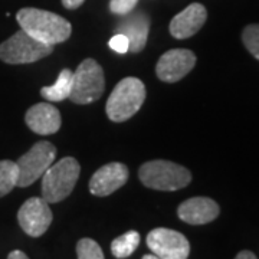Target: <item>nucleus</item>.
Listing matches in <instances>:
<instances>
[{
    "label": "nucleus",
    "instance_id": "obj_1",
    "mask_svg": "<svg viewBox=\"0 0 259 259\" xmlns=\"http://www.w3.org/2000/svg\"><path fill=\"white\" fill-rule=\"evenodd\" d=\"M16 20L26 33L51 47L65 42L72 32L66 19L49 10L23 8L16 13Z\"/></svg>",
    "mask_w": 259,
    "mask_h": 259
},
{
    "label": "nucleus",
    "instance_id": "obj_2",
    "mask_svg": "<svg viewBox=\"0 0 259 259\" xmlns=\"http://www.w3.org/2000/svg\"><path fill=\"white\" fill-rule=\"evenodd\" d=\"M146 100V87L139 78L128 76L121 79L110 94L105 112L114 122H124L137 114Z\"/></svg>",
    "mask_w": 259,
    "mask_h": 259
},
{
    "label": "nucleus",
    "instance_id": "obj_3",
    "mask_svg": "<svg viewBox=\"0 0 259 259\" xmlns=\"http://www.w3.org/2000/svg\"><path fill=\"white\" fill-rule=\"evenodd\" d=\"M139 177L146 187L163 192L180 190L192 182V173L186 167L168 160H153L141 164Z\"/></svg>",
    "mask_w": 259,
    "mask_h": 259
},
{
    "label": "nucleus",
    "instance_id": "obj_4",
    "mask_svg": "<svg viewBox=\"0 0 259 259\" xmlns=\"http://www.w3.org/2000/svg\"><path fill=\"white\" fill-rule=\"evenodd\" d=\"M81 171L74 157L61 158L52 163L42 176V197L48 203H58L72 193Z\"/></svg>",
    "mask_w": 259,
    "mask_h": 259
},
{
    "label": "nucleus",
    "instance_id": "obj_5",
    "mask_svg": "<svg viewBox=\"0 0 259 259\" xmlns=\"http://www.w3.org/2000/svg\"><path fill=\"white\" fill-rule=\"evenodd\" d=\"M105 90V78L101 65L91 58L83 59L74 71L72 93L69 100L79 105L98 101Z\"/></svg>",
    "mask_w": 259,
    "mask_h": 259
},
{
    "label": "nucleus",
    "instance_id": "obj_6",
    "mask_svg": "<svg viewBox=\"0 0 259 259\" xmlns=\"http://www.w3.org/2000/svg\"><path fill=\"white\" fill-rule=\"evenodd\" d=\"M54 52V47L39 42L23 29L0 44V59L10 65L32 64L49 56Z\"/></svg>",
    "mask_w": 259,
    "mask_h": 259
},
{
    "label": "nucleus",
    "instance_id": "obj_7",
    "mask_svg": "<svg viewBox=\"0 0 259 259\" xmlns=\"http://www.w3.org/2000/svg\"><path fill=\"white\" fill-rule=\"evenodd\" d=\"M56 148L49 141H37L33 147L25 153L16 161L19 170L18 187H28L33 185L37 179L55 161Z\"/></svg>",
    "mask_w": 259,
    "mask_h": 259
},
{
    "label": "nucleus",
    "instance_id": "obj_8",
    "mask_svg": "<svg viewBox=\"0 0 259 259\" xmlns=\"http://www.w3.org/2000/svg\"><path fill=\"white\" fill-rule=\"evenodd\" d=\"M147 246L160 259H187L190 253V243L183 233L157 228L147 235Z\"/></svg>",
    "mask_w": 259,
    "mask_h": 259
},
{
    "label": "nucleus",
    "instance_id": "obj_9",
    "mask_svg": "<svg viewBox=\"0 0 259 259\" xmlns=\"http://www.w3.org/2000/svg\"><path fill=\"white\" fill-rule=\"evenodd\" d=\"M52 210L44 197H30L20 206L18 222L22 231L32 238H39L52 223Z\"/></svg>",
    "mask_w": 259,
    "mask_h": 259
},
{
    "label": "nucleus",
    "instance_id": "obj_10",
    "mask_svg": "<svg viewBox=\"0 0 259 259\" xmlns=\"http://www.w3.org/2000/svg\"><path fill=\"white\" fill-rule=\"evenodd\" d=\"M196 65V55L189 49H170L160 56L156 74L163 82L173 83L185 78Z\"/></svg>",
    "mask_w": 259,
    "mask_h": 259
},
{
    "label": "nucleus",
    "instance_id": "obj_11",
    "mask_svg": "<svg viewBox=\"0 0 259 259\" xmlns=\"http://www.w3.org/2000/svg\"><path fill=\"white\" fill-rule=\"evenodd\" d=\"M150 32V16L146 12H130L118 20L114 28V33H122L130 42V52H141L148 39Z\"/></svg>",
    "mask_w": 259,
    "mask_h": 259
},
{
    "label": "nucleus",
    "instance_id": "obj_12",
    "mask_svg": "<svg viewBox=\"0 0 259 259\" xmlns=\"http://www.w3.org/2000/svg\"><path fill=\"white\" fill-rule=\"evenodd\" d=\"M128 168L122 163H108L100 167L90 180V192L94 196H110L127 183Z\"/></svg>",
    "mask_w": 259,
    "mask_h": 259
},
{
    "label": "nucleus",
    "instance_id": "obj_13",
    "mask_svg": "<svg viewBox=\"0 0 259 259\" xmlns=\"http://www.w3.org/2000/svg\"><path fill=\"white\" fill-rule=\"evenodd\" d=\"M25 122L29 128L39 136L55 134L62 125L61 112L49 102H39L29 108L25 114Z\"/></svg>",
    "mask_w": 259,
    "mask_h": 259
},
{
    "label": "nucleus",
    "instance_id": "obj_14",
    "mask_svg": "<svg viewBox=\"0 0 259 259\" xmlns=\"http://www.w3.org/2000/svg\"><path fill=\"white\" fill-rule=\"evenodd\" d=\"M207 19V10L200 3H192L177 13L170 22V33L176 39H186L196 35Z\"/></svg>",
    "mask_w": 259,
    "mask_h": 259
},
{
    "label": "nucleus",
    "instance_id": "obj_15",
    "mask_svg": "<svg viewBox=\"0 0 259 259\" xmlns=\"http://www.w3.org/2000/svg\"><path fill=\"white\" fill-rule=\"evenodd\" d=\"M221 213V207L209 197H192L179 206L177 214L189 225H206L213 222Z\"/></svg>",
    "mask_w": 259,
    "mask_h": 259
},
{
    "label": "nucleus",
    "instance_id": "obj_16",
    "mask_svg": "<svg viewBox=\"0 0 259 259\" xmlns=\"http://www.w3.org/2000/svg\"><path fill=\"white\" fill-rule=\"evenodd\" d=\"M72 81H74V72L65 68L59 72L55 83L49 87H44L40 90V95L48 102L64 101L66 98H69V95L72 93Z\"/></svg>",
    "mask_w": 259,
    "mask_h": 259
},
{
    "label": "nucleus",
    "instance_id": "obj_17",
    "mask_svg": "<svg viewBox=\"0 0 259 259\" xmlns=\"http://www.w3.org/2000/svg\"><path fill=\"white\" fill-rule=\"evenodd\" d=\"M140 241H141V238H140L139 232H125L124 235L115 238V239L111 242L112 255L118 259L128 258L130 255H133L134 250L139 248Z\"/></svg>",
    "mask_w": 259,
    "mask_h": 259
},
{
    "label": "nucleus",
    "instance_id": "obj_18",
    "mask_svg": "<svg viewBox=\"0 0 259 259\" xmlns=\"http://www.w3.org/2000/svg\"><path fill=\"white\" fill-rule=\"evenodd\" d=\"M18 164L10 160H0V197L9 194L18 186Z\"/></svg>",
    "mask_w": 259,
    "mask_h": 259
},
{
    "label": "nucleus",
    "instance_id": "obj_19",
    "mask_svg": "<svg viewBox=\"0 0 259 259\" xmlns=\"http://www.w3.org/2000/svg\"><path fill=\"white\" fill-rule=\"evenodd\" d=\"M78 259H104L101 246L90 238H83L76 243Z\"/></svg>",
    "mask_w": 259,
    "mask_h": 259
},
{
    "label": "nucleus",
    "instance_id": "obj_20",
    "mask_svg": "<svg viewBox=\"0 0 259 259\" xmlns=\"http://www.w3.org/2000/svg\"><path fill=\"white\" fill-rule=\"evenodd\" d=\"M242 42L245 48L259 61V23L248 25L242 32Z\"/></svg>",
    "mask_w": 259,
    "mask_h": 259
},
{
    "label": "nucleus",
    "instance_id": "obj_21",
    "mask_svg": "<svg viewBox=\"0 0 259 259\" xmlns=\"http://www.w3.org/2000/svg\"><path fill=\"white\" fill-rule=\"evenodd\" d=\"M139 0H110V10L114 15L124 16L136 9Z\"/></svg>",
    "mask_w": 259,
    "mask_h": 259
},
{
    "label": "nucleus",
    "instance_id": "obj_22",
    "mask_svg": "<svg viewBox=\"0 0 259 259\" xmlns=\"http://www.w3.org/2000/svg\"><path fill=\"white\" fill-rule=\"evenodd\" d=\"M108 45L117 54H127L130 51L128 39H127V36H124L122 33H114V36L110 39Z\"/></svg>",
    "mask_w": 259,
    "mask_h": 259
},
{
    "label": "nucleus",
    "instance_id": "obj_23",
    "mask_svg": "<svg viewBox=\"0 0 259 259\" xmlns=\"http://www.w3.org/2000/svg\"><path fill=\"white\" fill-rule=\"evenodd\" d=\"M85 0H62V5H64L65 9H69V10H74L78 9L81 5H82Z\"/></svg>",
    "mask_w": 259,
    "mask_h": 259
},
{
    "label": "nucleus",
    "instance_id": "obj_24",
    "mask_svg": "<svg viewBox=\"0 0 259 259\" xmlns=\"http://www.w3.org/2000/svg\"><path fill=\"white\" fill-rule=\"evenodd\" d=\"M235 259H258V258H256V255H255L253 252H250V250H241V252L236 255V258Z\"/></svg>",
    "mask_w": 259,
    "mask_h": 259
},
{
    "label": "nucleus",
    "instance_id": "obj_25",
    "mask_svg": "<svg viewBox=\"0 0 259 259\" xmlns=\"http://www.w3.org/2000/svg\"><path fill=\"white\" fill-rule=\"evenodd\" d=\"M8 259H29L26 256V253L25 252H22V250H12L9 253V256Z\"/></svg>",
    "mask_w": 259,
    "mask_h": 259
},
{
    "label": "nucleus",
    "instance_id": "obj_26",
    "mask_svg": "<svg viewBox=\"0 0 259 259\" xmlns=\"http://www.w3.org/2000/svg\"><path fill=\"white\" fill-rule=\"evenodd\" d=\"M143 259H160L157 255H154V253H150V255H144Z\"/></svg>",
    "mask_w": 259,
    "mask_h": 259
}]
</instances>
